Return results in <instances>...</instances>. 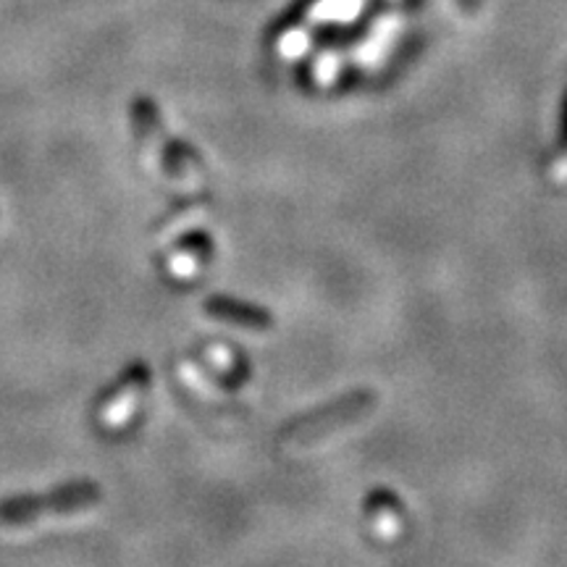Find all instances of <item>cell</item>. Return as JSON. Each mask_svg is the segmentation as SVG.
Here are the masks:
<instances>
[{
	"label": "cell",
	"instance_id": "3",
	"mask_svg": "<svg viewBox=\"0 0 567 567\" xmlns=\"http://www.w3.org/2000/svg\"><path fill=\"white\" fill-rule=\"evenodd\" d=\"M147 389H151V371L145 365L130 368L122 375V381L97 405V423L111 431L124 429L132 421V415L140 410L142 396H145Z\"/></svg>",
	"mask_w": 567,
	"mask_h": 567
},
{
	"label": "cell",
	"instance_id": "4",
	"mask_svg": "<svg viewBox=\"0 0 567 567\" xmlns=\"http://www.w3.org/2000/svg\"><path fill=\"white\" fill-rule=\"evenodd\" d=\"M363 9V0H318L308 17L313 21H347Z\"/></svg>",
	"mask_w": 567,
	"mask_h": 567
},
{
	"label": "cell",
	"instance_id": "2",
	"mask_svg": "<svg viewBox=\"0 0 567 567\" xmlns=\"http://www.w3.org/2000/svg\"><path fill=\"white\" fill-rule=\"evenodd\" d=\"M101 502V488L92 484H71L66 488H55L48 496H21L0 505V523L6 528H27L45 517H61L84 513Z\"/></svg>",
	"mask_w": 567,
	"mask_h": 567
},
{
	"label": "cell",
	"instance_id": "1",
	"mask_svg": "<svg viewBox=\"0 0 567 567\" xmlns=\"http://www.w3.org/2000/svg\"><path fill=\"white\" fill-rule=\"evenodd\" d=\"M134 132L145 151L147 166L155 174L163 176L166 182H172L174 187H193L200 179V172L193 163V155L182 151L179 145H174L172 137L163 132L158 113H155L151 101H140L134 105Z\"/></svg>",
	"mask_w": 567,
	"mask_h": 567
}]
</instances>
